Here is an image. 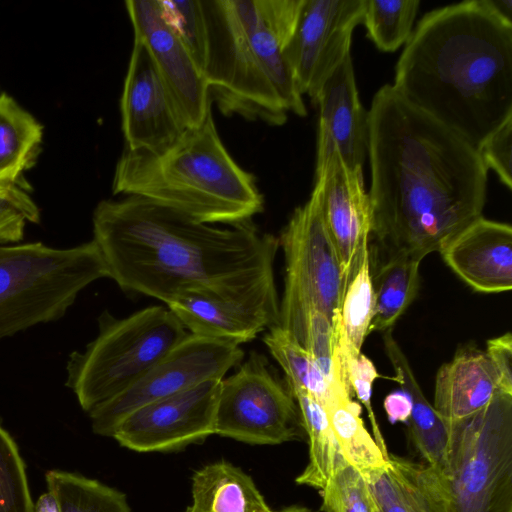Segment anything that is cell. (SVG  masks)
Masks as SVG:
<instances>
[{
    "instance_id": "45",
    "label": "cell",
    "mask_w": 512,
    "mask_h": 512,
    "mask_svg": "<svg viewBox=\"0 0 512 512\" xmlns=\"http://www.w3.org/2000/svg\"><path fill=\"white\" fill-rule=\"evenodd\" d=\"M277 512H313V511H311L310 509H308L306 507L293 505V506L283 508Z\"/></svg>"
},
{
    "instance_id": "20",
    "label": "cell",
    "mask_w": 512,
    "mask_h": 512,
    "mask_svg": "<svg viewBox=\"0 0 512 512\" xmlns=\"http://www.w3.org/2000/svg\"><path fill=\"white\" fill-rule=\"evenodd\" d=\"M503 392L485 351L464 347L437 371L433 407L447 424L465 420Z\"/></svg>"
},
{
    "instance_id": "27",
    "label": "cell",
    "mask_w": 512,
    "mask_h": 512,
    "mask_svg": "<svg viewBox=\"0 0 512 512\" xmlns=\"http://www.w3.org/2000/svg\"><path fill=\"white\" fill-rule=\"evenodd\" d=\"M421 261L405 256L384 259L372 276L374 314L369 331L390 330L418 294Z\"/></svg>"
},
{
    "instance_id": "26",
    "label": "cell",
    "mask_w": 512,
    "mask_h": 512,
    "mask_svg": "<svg viewBox=\"0 0 512 512\" xmlns=\"http://www.w3.org/2000/svg\"><path fill=\"white\" fill-rule=\"evenodd\" d=\"M251 46L287 112L306 116L307 110L276 34L265 23L257 0H233Z\"/></svg>"
},
{
    "instance_id": "15",
    "label": "cell",
    "mask_w": 512,
    "mask_h": 512,
    "mask_svg": "<svg viewBox=\"0 0 512 512\" xmlns=\"http://www.w3.org/2000/svg\"><path fill=\"white\" fill-rule=\"evenodd\" d=\"M125 5L134 38L148 49L185 126H198L212 107L202 72L163 19L158 0H129Z\"/></svg>"
},
{
    "instance_id": "5",
    "label": "cell",
    "mask_w": 512,
    "mask_h": 512,
    "mask_svg": "<svg viewBox=\"0 0 512 512\" xmlns=\"http://www.w3.org/2000/svg\"><path fill=\"white\" fill-rule=\"evenodd\" d=\"M98 327L96 338L84 351L71 353L66 367V386L88 413L135 384L189 334L159 305L124 318L104 310Z\"/></svg>"
},
{
    "instance_id": "37",
    "label": "cell",
    "mask_w": 512,
    "mask_h": 512,
    "mask_svg": "<svg viewBox=\"0 0 512 512\" xmlns=\"http://www.w3.org/2000/svg\"><path fill=\"white\" fill-rule=\"evenodd\" d=\"M512 117L496 128L477 148L487 170L492 169L500 181L512 189Z\"/></svg>"
},
{
    "instance_id": "14",
    "label": "cell",
    "mask_w": 512,
    "mask_h": 512,
    "mask_svg": "<svg viewBox=\"0 0 512 512\" xmlns=\"http://www.w3.org/2000/svg\"><path fill=\"white\" fill-rule=\"evenodd\" d=\"M122 131L131 150L158 152L187 128L148 49L134 38L120 99Z\"/></svg>"
},
{
    "instance_id": "46",
    "label": "cell",
    "mask_w": 512,
    "mask_h": 512,
    "mask_svg": "<svg viewBox=\"0 0 512 512\" xmlns=\"http://www.w3.org/2000/svg\"><path fill=\"white\" fill-rule=\"evenodd\" d=\"M184 512H192L189 508H187Z\"/></svg>"
},
{
    "instance_id": "8",
    "label": "cell",
    "mask_w": 512,
    "mask_h": 512,
    "mask_svg": "<svg viewBox=\"0 0 512 512\" xmlns=\"http://www.w3.org/2000/svg\"><path fill=\"white\" fill-rule=\"evenodd\" d=\"M206 24L202 73L211 102L225 116L280 126L287 110L255 54L233 0H201Z\"/></svg>"
},
{
    "instance_id": "2",
    "label": "cell",
    "mask_w": 512,
    "mask_h": 512,
    "mask_svg": "<svg viewBox=\"0 0 512 512\" xmlns=\"http://www.w3.org/2000/svg\"><path fill=\"white\" fill-rule=\"evenodd\" d=\"M93 241L122 291L165 304L189 294L279 311L278 237L252 222L218 227L137 196L102 200Z\"/></svg>"
},
{
    "instance_id": "4",
    "label": "cell",
    "mask_w": 512,
    "mask_h": 512,
    "mask_svg": "<svg viewBox=\"0 0 512 512\" xmlns=\"http://www.w3.org/2000/svg\"><path fill=\"white\" fill-rule=\"evenodd\" d=\"M113 194L137 196L207 224L233 225L263 211L255 177L231 156L217 131L212 107L158 152L125 147L112 181Z\"/></svg>"
},
{
    "instance_id": "44",
    "label": "cell",
    "mask_w": 512,
    "mask_h": 512,
    "mask_svg": "<svg viewBox=\"0 0 512 512\" xmlns=\"http://www.w3.org/2000/svg\"><path fill=\"white\" fill-rule=\"evenodd\" d=\"M18 190H20V188L17 185H12V186L0 185V196L13 194V193L17 192Z\"/></svg>"
},
{
    "instance_id": "7",
    "label": "cell",
    "mask_w": 512,
    "mask_h": 512,
    "mask_svg": "<svg viewBox=\"0 0 512 512\" xmlns=\"http://www.w3.org/2000/svg\"><path fill=\"white\" fill-rule=\"evenodd\" d=\"M450 443L440 471L450 512H512V395L447 424Z\"/></svg>"
},
{
    "instance_id": "1",
    "label": "cell",
    "mask_w": 512,
    "mask_h": 512,
    "mask_svg": "<svg viewBox=\"0 0 512 512\" xmlns=\"http://www.w3.org/2000/svg\"><path fill=\"white\" fill-rule=\"evenodd\" d=\"M367 114L371 235L384 259L422 261L482 217L488 170L475 147L392 85Z\"/></svg>"
},
{
    "instance_id": "28",
    "label": "cell",
    "mask_w": 512,
    "mask_h": 512,
    "mask_svg": "<svg viewBox=\"0 0 512 512\" xmlns=\"http://www.w3.org/2000/svg\"><path fill=\"white\" fill-rule=\"evenodd\" d=\"M43 126L7 93L0 94V185H17L41 144Z\"/></svg>"
},
{
    "instance_id": "19",
    "label": "cell",
    "mask_w": 512,
    "mask_h": 512,
    "mask_svg": "<svg viewBox=\"0 0 512 512\" xmlns=\"http://www.w3.org/2000/svg\"><path fill=\"white\" fill-rule=\"evenodd\" d=\"M189 334L241 345L278 324L279 311L252 303L189 294L166 304Z\"/></svg>"
},
{
    "instance_id": "40",
    "label": "cell",
    "mask_w": 512,
    "mask_h": 512,
    "mask_svg": "<svg viewBox=\"0 0 512 512\" xmlns=\"http://www.w3.org/2000/svg\"><path fill=\"white\" fill-rule=\"evenodd\" d=\"M493 366L500 388L512 395V335L510 332L491 338L486 343L485 351Z\"/></svg>"
},
{
    "instance_id": "36",
    "label": "cell",
    "mask_w": 512,
    "mask_h": 512,
    "mask_svg": "<svg viewBox=\"0 0 512 512\" xmlns=\"http://www.w3.org/2000/svg\"><path fill=\"white\" fill-rule=\"evenodd\" d=\"M39 221L37 205L22 189L0 196V245L19 242L24 237L26 222Z\"/></svg>"
},
{
    "instance_id": "10",
    "label": "cell",
    "mask_w": 512,
    "mask_h": 512,
    "mask_svg": "<svg viewBox=\"0 0 512 512\" xmlns=\"http://www.w3.org/2000/svg\"><path fill=\"white\" fill-rule=\"evenodd\" d=\"M214 434L256 445L300 440L298 405L264 355L253 351L221 380Z\"/></svg>"
},
{
    "instance_id": "31",
    "label": "cell",
    "mask_w": 512,
    "mask_h": 512,
    "mask_svg": "<svg viewBox=\"0 0 512 512\" xmlns=\"http://www.w3.org/2000/svg\"><path fill=\"white\" fill-rule=\"evenodd\" d=\"M268 330L263 342L284 371L289 389L308 393L324 408L330 386L314 357L279 325Z\"/></svg>"
},
{
    "instance_id": "25",
    "label": "cell",
    "mask_w": 512,
    "mask_h": 512,
    "mask_svg": "<svg viewBox=\"0 0 512 512\" xmlns=\"http://www.w3.org/2000/svg\"><path fill=\"white\" fill-rule=\"evenodd\" d=\"M341 454L363 477L387 465L388 454L377 445L361 417V405L342 382L330 386L324 406Z\"/></svg>"
},
{
    "instance_id": "21",
    "label": "cell",
    "mask_w": 512,
    "mask_h": 512,
    "mask_svg": "<svg viewBox=\"0 0 512 512\" xmlns=\"http://www.w3.org/2000/svg\"><path fill=\"white\" fill-rule=\"evenodd\" d=\"M387 461L364 477L377 512H450L438 469L390 452Z\"/></svg>"
},
{
    "instance_id": "12",
    "label": "cell",
    "mask_w": 512,
    "mask_h": 512,
    "mask_svg": "<svg viewBox=\"0 0 512 512\" xmlns=\"http://www.w3.org/2000/svg\"><path fill=\"white\" fill-rule=\"evenodd\" d=\"M365 0H304L283 55L300 93L315 100L321 86L350 54Z\"/></svg>"
},
{
    "instance_id": "35",
    "label": "cell",
    "mask_w": 512,
    "mask_h": 512,
    "mask_svg": "<svg viewBox=\"0 0 512 512\" xmlns=\"http://www.w3.org/2000/svg\"><path fill=\"white\" fill-rule=\"evenodd\" d=\"M158 4L163 19L202 72L206 51V24L201 0H158Z\"/></svg>"
},
{
    "instance_id": "3",
    "label": "cell",
    "mask_w": 512,
    "mask_h": 512,
    "mask_svg": "<svg viewBox=\"0 0 512 512\" xmlns=\"http://www.w3.org/2000/svg\"><path fill=\"white\" fill-rule=\"evenodd\" d=\"M392 86L477 149L512 117V23L486 0L428 12L397 61Z\"/></svg>"
},
{
    "instance_id": "43",
    "label": "cell",
    "mask_w": 512,
    "mask_h": 512,
    "mask_svg": "<svg viewBox=\"0 0 512 512\" xmlns=\"http://www.w3.org/2000/svg\"><path fill=\"white\" fill-rule=\"evenodd\" d=\"M34 512H59L56 500L50 492L47 491L38 498Z\"/></svg>"
},
{
    "instance_id": "9",
    "label": "cell",
    "mask_w": 512,
    "mask_h": 512,
    "mask_svg": "<svg viewBox=\"0 0 512 512\" xmlns=\"http://www.w3.org/2000/svg\"><path fill=\"white\" fill-rule=\"evenodd\" d=\"M278 240L285 277L277 325L294 339L310 311L324 314L335 325L349 280L325 228L315 191L294 210Z\"/></svg>"
},
{
    "instance_id": "29",
    "label": "cell",
    "mask_w": 512,
    "mask_h": 512,
    "mask_svg": "<svg viewBox=\"0 0 512 512\" xmlns=\"http://www.w3.org/2000/svg\"><path fill=\"white\" fill-rule=\"evenodd\" d=\"M309 444V461L296 483L321 490L345 461L324 408L308 393L290 390Z\"/></svg>"
},
{
    "instance_id": "13",
    "label": "cell",
    "mask_w": 512,
    "mask_h": 512,
    "mask_svg": "<svg viewBox=\"0 0 512 512\" xmlns=\"http://www.w3.org/2000/svg\"><path fill=\"white\" fill-rule=\"evenodd\" d=\"M221 380L205 381L137 408L111 437L137 452L175 451L205 440L214 434Z\"/></svg>"
},
{
    "instance_id": "16",
    "label": "cell",
    "mask_w": 512,
    "mask_h": 512,
    "mask_svg": "<svg viewBox=\"0 0 512 512\" xmlns=\"http://www.w3.org/2000/svg\"><path fill=\"white\" fill-rule=\"evenodd\" d=\"M313 191L341 268L350 281L364 250L369 247L372 229V208L364 188L362 168L349 169L334 153L315 174Z\"/></svg>"
},
{
    "instance_id": "32",
    "label": "cell",
    "mask_w": 512,
    "mask_h": 512,
    "mask_svg": "<svg viewBox=\"0 0 512 512\" xmlns=\"http://www.w3.org/2000/svg\"><path fill=\"white\" fill-rule=\"evenodd\" d=\"M419 5L418 0H365L367 36L379 50L396 51L409 40Z\"/></svg>"
},
{
    "instance_id": "41",
    "label": "cell",
    "mask_w": 512,
    "mask_h": 512,
    "mask_svg": "<svg viewBox=\"0 0 512 512\" xmlns=\"http://www.w3.org/2000/svg\"><path fill=\"white\" fill-rule=\"evenodd\" d=\"M383 407L390 423L407 424L412 410V402L407 392L401 389L389 393L383 401Z\"/></svg>"
},
{
    "instance_id": "30",
    "label": "cell",
    "mask_w": 512,
    "mask_h": 512,
    "mask_svg": "<svg viewBox=\"0 0 512 512\" xmlns=\"http://www.w3.org/2000/svg\"><path fill=\"white\" fill-rule=\"evenodd\" d=\"M45 480L59 512H132L124 493L97 480L49 470Z\"/></svg>"
},
{
    "instance_id": "38",
    "label": "cell",
    "mask_w": 512,
    "mask_h": 512,
    "mask_svg": "<svg viewBox=\"0 0 512 512\" xmlns=\"http://www.w3.org/2000/svg\"><path fill=\"white\" fill-rule=\"evenodd\" d=\"M378 377L379 374L373 362L361 353L349 371L348 382L352 393L358 397L361 404L367 409L373 438L380 449L385 454H389L371 405L372 386Z\"/></svg>"
},
{
    "instance_id": "18",
    "label": "cell",
    "mask_w": 512,
    "mask_h": 512,
    "mask_svg": "<svg viewBox=\"0 0 512 512\" xmlns=\"http://www.w3.org/2000/svg\"><path fill=\"white\" fill-rule=\"evenodd\" d=\"M449 268L469 287L482 293L512 288V227L483 216L438 251Z\"/></svg>"
},
{
    "instance_id": "11",
    "label": "cell",
    "mask_w": 512,
    "mask_h": 512,
    "mask_svg": "<svg viewBox=\"0 0 512 512\" xmlns=\"http://www.w3.org/2000/svg\"><path fill=\"white\" fill-rule=\"evenodd\" d=\"M239 345L188 334L142 378L88 414L95 434L111 437L114 429L137 408L209 380H221L241 364Z\"/></svg>"
},
{
    "instance_id": "33",
    "label": "cell",
    "mask_w": 512,
    "mask_h": 512,
    "mask_svg": "<svg viewBox=\"0 0 512 512\" xmlns=\"http://www.w3.org/2000/svg\"><path fill=\"white\" fill-rule=\"evenodd\" d=\"M0 512H34L25 463L14 439L1 425Z\"/></svg>"
},
{
    "instance_id": "34",
    "label": "cell",
    "mask_w": 512,
    "mask_h": 512,
    "mask_svg": "<svg viewBox=\"0 0 512 512\" xmlns=\"http://www.w3.org/2000/svg\"><path fill=\"white\" fill-rule=\"evenodd\" d=\"M319 492L322 512H377L366 479L346 461Z\"/></svg>"
},
{
    "instance_id": "39",
    "label": "cell",
    "mask_w": 512,
    "mask_h": 512,
    "mask_svg": "<svg viewBox=\"0 0 512 512\" xmlns=\"http://www.w3.org/2000/svg\"><path fill=\"white\" fill-rule=\"evenodd\" d=\"M265 23L276 34L282 50L291 38L304 0H257Z\"/></svg>"
},
{
    "instance_id": "17",
    "label": "cell",
    "mask_w": 512,
    "mask_h": 512,
    "mask_svg": "<svg viewBox=\"0 0 512 512\" xmlns=\"http://www.w3.org/2000/svg\"><path fill=\"white\" fill-rule=\"evenodd\" d=\"M313 102L319 108L315 174L334 153L349 169L362 168L368 114L359 99L351 53L327 77Z\"/></svg>"
},
{
    "instance_id": "24",
    "label": "cell",
    "mask_w": 512,
    "mask_h": 512,
    "mask_svg": "<svg viewBox=\"0 0 512 512\" xmlns=\"http://www.w3.org/2000/svg\"><path fill=\"white\" fill-rule=\"evenodd\" d=\"M373 314L374 290L368 247L364 250L360 263L346 287L334 325L335 353L343 379L350 390L348 374L362 353L361 348L370 332Z\"/></svg>"
},
{
    "instance_id": "22",
    "label": "cell",
    "mask_w": 512,
    "mask_h": 512,
    "mask_svg": "<svg viewBox=\"0 0 512 512\" xmlns=\"http://www.w3.org/2000/svg\"><path fill=\"white\" fill-rule=\"evenodd\" d=\"M383 342L385 353L395 371V379L411 398L412 410L407 422L409 438L425 464L441 470L449 449V427L423 394L391 329L384 332Z\"/></svg>"
},
{
    "instance_id": "23",
    "label": "cell",
    "mask_w": 512,
    "mask_h": 512,
    "mask_svg": "<svg viewBox=\"0 0 512 512\" xmlns=\"http://www.w3.org/2000/svg\"><path fill=\"white\" fill-rule=\"evenodd\" d=\"M192 512H277L252 478L225 461L203 466L192 476Z\"/></svg>"
},
{
    "instance_id": "6",
    "label": "cell",
    "mask_w": 512,
    "mask_h": 512,
    "mask_svg": "<svg viewBox=\"0 0 512 512\" xmlns=\"http://www.w3.org/2000/svg\"><path fill=\"white\" fill-rule=\"evenodd\" d=\"M107 277L96 243L0 245V340L58 320L92 282Z\"/></svg>"
},
{
    "instance_id": "42",
    "label": "cell",
    "mask_w": 512,
    "mask_h": 512,
    "mask_svg": "<svg viewBox=\"0 0 512 512\" xmlns=\"http://www.w3.org/2000/svg\"><path fill=\"white\" fill-rule=\"evenodd\" d=\"M488 5L503 19L512 23L511 0H486Z\"/></svg>"
}]
</instances>
